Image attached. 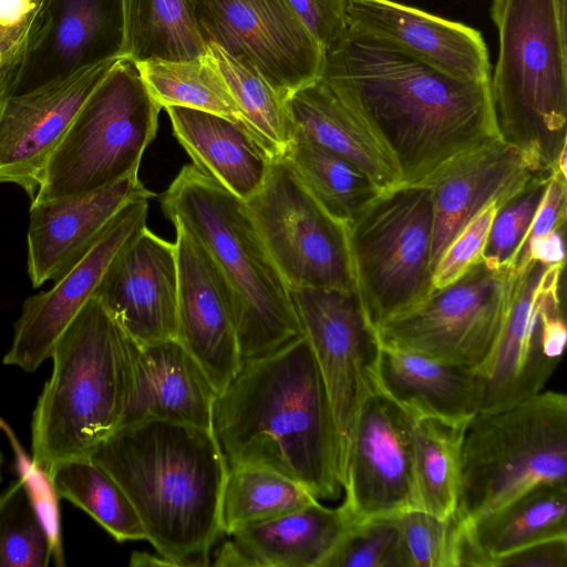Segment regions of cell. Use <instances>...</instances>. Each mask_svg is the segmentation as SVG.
<instances>
[{"label": "cell", "instance_id": "1", "mask_svg": "<svg viewBox=\"0 0 567 567\" xmlns=\"http://www.w3.org/2000/svg\"><path fill=\"white\" fill-rule=\"evenodd\" d=\"M320 80L385 145L401 185H420L499 137L491 80L452 76L350 25L326 49Z\"/></svg>", "mask_w": 567, "mask_h": 567}, {"label": "cell", "instance_id": "2", "mask_svg": "<svg viewBox=\"0 0 567 567\" xmlns=\"http://www.w3.org/2000/svg\"><path fill=\"white\" fill-rule=\"evenodd\" d=\"M212 432L228 468L264 467L300 483L317 499L340 496L337 425L306 337L241 363L217 393Z\"/></svg>", "mask_w": 567, "mask_h": 567}, {"label": "cell", "instance_id": "3", "mask_svg": "<svg viewBox=\"0 0 567 567\" xmlns=\"http://www.w3.org/2000/svg\"><path fill=\"white\" fill-rule=\"evenodd\" d=\"M89 457L122 486L157 554L210 565L228 471L212 430L147 420L117 427Z\"/></svg>", "mask_w": 567, "mask_h": 567}, {"label": "cell", "instance_id": "4", "mask_svg": "<svg viewBox=\"0 0 567 567\" xmlns=\"http://www.w3.org/2000/svg\"><path fill=\"white\" fill-rule=\"evenodd\" d=\"M138 347L95 296L59 337L31 422V465L45 478L118 427Z\"/></svg>", "mask_w": 567, "mask_h": 567}, {"label": "cell", "instance_id": "5", "mask_svg": "<svg viewBox=\"0 0 567 567\" xmlns=\"http://www.w3.org/2000/svg\"><path fill=\"white\" fill-rule=\"evenodd\" d=\"M162 208L198 238L227 280L241 363L305 337L291 289L245 200L186 165L163 195Z\"/></svg>", "mask_w": 567, "mask_h": 567}, {"label": "cell", "instance_id": "6", "mask_svg": "<svg viewBox=\"0 0 567 567\" xmlns=\"http://www.w3.org/2000/svg\"><path fill=\"white\" fill-rule=\"evenodd\" d=\"M498 59L491 94L498 136L534 172L567 148V0H492Z\"/></svg>", "mask_w": 567, "mask_h": 567}, {"label": "cell", "instance_id": "7", "mask_svg": "<svg viewBox=\"0 0 567 567\" xmlns=\"http://www.w3.org/2000/svg\"><path fill=\"white\" fill-rule=\"evenodd\" d=\"M567 396L545 391L466 424L456 513L486 514L544 482L567 484Z\"/></svg>", "mask_w": 567, "mask_h": 567}, {"label": "cell", "instance_id": "8", "mask_svg": "<svg viewBox=\"0 0 567 567\" xmlns=\"http://www.w3.org/2000/svg\"><path fill=\"white\" fill-rule=\"evenodd\" d=\"M159 111L136 63L118 58L50 155L31 203L82 196L138 173Z\"/></svg>", "mask_w": 567, "mask_h": 567}, {"label": "cell", "instance_id": "9", "mask_svg": "<svg viewBox=\"0 0 567 567\" xmlns=\"http://www.w3.org/2000/svg\"><path fill=\"white\" fill-rule=\"evenodd\" d=\"M346 235L355 290L375 330L434 290L427 187L382 192L346 227Z\"/></svg>", "mask_w": 567, "mask_h": 567}, {"label": "cell", "instance_id": "10", "mask_svg": "<svg viewBox=\"0 0 567 567\" xmlns=\"http://www.w3.org/2000/svg\"><path fill=\"white\" fill-rule=\"evenodd\" d=\"M515 276L511 268L493 269L482 260L378 328L381 344L478 370L503 328Z\"/></svg>", "mask_w": 567, "mask_h": 567}, {"label": "cell", "instance_id": "11", "mask_svg": "<svg viewBox=\"0 0 567 567\" xmlns=\"http://www.w3.org/2000/svg\"><path fill=\"white\" fill-rule=\"evenodd\" d=\"M246 204L290 289H355L346 228L313 199L285 158L272 159Z\"/></svg>", "mask_w": 567, "mask_h": 567}, {"label": "cell", "instance_id": "12", "mask_svg": "<svg viewBox=\"0 0 567 567\" xmlns=\"http://www.w3.org/2000/svg\"><path fill=\"white\" fill-rule=\"evenodd\" d=\"M305 337L330 399L340 446L341 486L359 411L378 389L381 342L355 289H291Z\"/></svg>", "mask_w": 567, "mask_h": 567}, {"label": "cell", "instance_id": "13", "mask_svg": "<svg viewBox=\"0 0 567 567\" xmlns=\"http://www.w3.org/2000/svg\"><path fill=\"white\" fill-rule=\"evenodd\" d=\"M206 42L255 68L285 99L320 80L324 48L288 0H196Z\"/></svg>", "mask_w": 567, "mask_h": 567}, {"label": "cell", "instance_id": "14", "mask_svg": "<svg viewBox=\"0 0 567 567\" xmlns=\"http://www.w3.org/2000/svg\"><path fill=\"white\" fill-rule=\"evenodd\" d=\"M413 420L379 389L362 403L342 482V506L353 524L420 511L413 467Z\"/></svg>", "mask_w": 567, "mask_h": 567}, {"label": "cell", "instance_id": "15", "mask_svg": "<svg viewBox=\"0 0 567 567\" xmlns=\"http://www.w3.org/2000/svg\"><path fill=\"white\" fill-rule=\"evenodd\" d=\"M564 265L532 260L515 270L503 328L492 353L476 370L483 384L480 412L499 411L538 394L559 364L545 354L543 319L548 303L559 298Z\"/></svg>", "mask_w": 567, "mask_h": 567}, {"label": "cell", "instance_id": "16", "mask_svg": "<svg viewBox=\"0 0 567 567\" xmlns=\"http://www.w3.org/2000/svg\"><path fill=\"white\" fill-rule=\"evenodd\" d=\"M122 0H40L39 19L8 94L65 80L122 56Z\"/></svg>", "mask_w": 567, "mask_h": 567}, {"label": "cell", "instance_id": "17", "mask_svg": "<svg viewBox=\"0 0 567 567\" xmlns=\"http://www.w3.org/2000/svg\"><path fill=\"white\" fill-rule=\"evenodd\" d=\"M148 200L127 203L86 252L54 280L51 289L24 301L4 364L34 372L51 358L59 337L94 295L111 261L146 227Z\"/></svg>", "mask_w": 567, "mask_h": 567}, {"label": "cell", "instance_id": "18", "mask_svg": "<svg viewBox=\"0 0 567 567\" xmlns=\"http://www.w3.org/2000/svg\"><path fill=\"white\" fill-rule=\"evenodd\" d=\"M176 339L220 392L241 365L231 289L198 238L178 221Z\"/></svg>", "mask_w": 567, "mask_h": 567}, {"label": "cell", "instance_id": "19", "mask_svg": "<svg viewBox=\"0 0 567 567\" xmlns=\"http://www.w3.org/2000/svg\"><path fill=\"white\" fill-rule=\"evenodd\" d=\"M117 60L30 92L7 94L0 101V184L21 187L30 199L35 196L50 155Z\"/></svg>", "mask_w": 567, "mask_h": 567}, {"label": "cell", "instance_id": "20", "mask_svg": "<svg viewBox=\"0 0 567 567\" xmlns=\"http://www.w3.org/2000/svg\"><path fill=\"white\" fill-rule=\"evenodd\" d=\"M175 243L143 228L111 261L95 296L140 346L176 338Z\"/></svg>", "mask_w": 567, "mask_h": 567}, {"label": "cell", "instance_id": "21", "mask_svg": "<svg viewBox=\"0 0 567 567\" xmlns=\"http://www.w3.org/2000/svg\"><path fill=\"white\" fill-rule=\"evenodd\" d=\"M534 172L514 146L494 137L466 151L422 184L433 207L432 270L456 235L491 204L520 190Z\"/></svg>", "mask_w": 567, "mask_h": 567}, {"label": "cell", "instance_id": "22", "mask_svg": "<svg viewBox=\"0 0 567 567\" xmlns=\"http://www.w3.org/2000/svg\"><path fill=\"white\" fill-rule=\"evenodd\" d=\"M154 196L135 173L90 194L31 203L27 261L32 286L61 277L127 203Z\"/></svg>", "mask_w": 567, "mask_h": 567}, {"label": "cell", "instance_id": "23", "mask_svg": "<svg viewBox=\"0 0 567 567\" xmlns=\"http://www.w3.org/2000/svg\"><path fill=\"white\" fill-rule=\"evenodd\" d=\"M348 25L462 80H491L480 31L392 0H350Z\"/></svg>", "mask_w": 567, "mask_h": 567}, {"label": "cell", "instance_id": "24", "mask_svg": "<svg viewBox=\"0 0 567 567\" xmlns=\"http://www.w3.org/2000/svg\"><path fill=\"white\" fill-rule=\"evenodd\" d=\"M217 393L204 369L176 338L140 346L118 427L164 420L212 430Z\"/></svg>", "mask_w": 567, "mask_h": 567}, {"label": "cell", "instance_id": "25", "mask_svg": "<svg viewBox=\"0 0 567 567\" xmlns=\"http://www.w3.org/2000/svg\"><path fill=\"white\" fill-rule=\"evenodd\" d=\"M377 385L413 417L467 423L480 412L483 384L470 368L381 344Z\"/></svg>", "mask_w": 567, "mask_h": 567}, {"label": "cell", "instance_id": "26", "mask_svg": "<svg viewBox=\"0 0 567 567\" xmlns=\"http://www.w3.org/2000/svg\"><path fill=\"white\" fill-rule=\"evenodd\" d=\"M567 537V484H536L499 507L461 523L457 561L492 567L528 545Z\"/></svg>", "mask_w": 567, "mask_h": 567}, {"label": "cell", "instance_id": "27", "mask_svg": "<svg viewBox=\"0 0 567 567\" xmlns=\"http://www.w3.org/2000/svg\"><path fill=\"white\" fill-rule=\"evenodd\" d=\"M165 110L178 143L199 172L245 202L259 190L272 157L244 124L188 107Z\"/></svg>", "mask_w": 567, "mask_h": 567}, {"label": "cell", "instance_id": "28", "mask_svg": "<svg viewBox=\"0 0 567 567\" xmlns=\"http://www.w3.org/2000/svg\"><path fill=\"white\" fill-rule=\"evenodd\" d=\"M289 107L295 134L348 161L381 192L401 185L399 168L385 145L321 80L297 91Z\"/></svg>", "mask_w": 567, "mask_h": 567}, {"label": "cell", "instance_id": "29", "mask_svg": "<svg viewBox=\"0 0 567 567\" xmlns=\"http://www.w3.org/2000/svg\"><path fill=\"white\" fill-rule=\"evenodd\" d=\"M354 525L341 505L316 501L282 516L236 530L230 539L246 566L321 567Z\"/></svg>", "mask_w": 567, "mask_h": 567}, {"label": "cell", "instance_id": "30", "mask_svg": "<svg viewBox=\"0 0 567 567\" xmlns=\"http://www.w3.org/2000/svg\"><path fill=\"white\" fill-rule=\"evenodd\" d=\"M122 56L189 60L202 56L207 44L196 18V0H122Z\"/></svg>", "mask_w": 567, "mask_h": 567}, {"label": "cell", "instance_id": "31", "mask_svg": "<svg viewBox=\"0 0 567 567\" xmlns=\"http://www.w3.org/2000/svg\"><path fill=\"white\" fill-rule=\"evenodd\" d=\"M282 158L321 208L344 228L382 192L363 172L295 134Z\"/></svg>", "mask_w": 567, "mask_h": 567}, {"label": "cell", "instance_id": "32", "mask_svg": "<svg viewBox=\"0 0 567 567\" xmlns=\"http://www.w3.org/2000/svg\"><path fill=\"white\" fill-rule=\"evenodd\" d=\"M467 423L414 417L413 467L420 511L440 519L457 509L462 442Z\"/></svg>", "mask_w": 567, "mask_h": 567}, {"label": "cell", "instance_id": "33", "mask_svg": "<svg viewBox=\"0 0 567 567\" xmlns=\"http://www.w3.org/2000/svg\"><path fill=\"white\" fill-rule=\"evenodd\" d=\"M56 496L86 512L117 542L146 539L131 499L91 457L59 463L47 477Z\"/></svg>", "mask_w": 567, "mask_h": 567}, {"label": "cell", "instance_id": "34", "mask_svg": "<svg viewBox=\"0 0 567 567\" xmlns=\"http://www.w3.org/2000/svg\"><path fill=\"white\" fill-rule=\"evenodd\" d=\"M207 54L237 103L245 126L272 159L282 157L293 141L289 100L285 99L255 68L246 65L215 43Z\"/></svg>", "mask_w": 567, "mask_h": 567}, {"label": "cell", "instance_id": "35", "mask_svg": "<svg viewBox=\"0 0 567 567\" xmlns=\"http://www.w3.org/2000/svg\"><path fill=\"white\" fill-rule=\"evenodd\" d=\"M135 63L150 95L161 109L188 107L244 124L241 112L207 51L189 60L148 59Z\"/></svg>", "mask_w": 567, "mask_h": 567}, {"label": "cell", "instance_id": "36", "mask_svg": "<svg viewBox=\"0 0 567 567\" xmlns=\"http://www.w3.org/2000/svg\"><path fill=\"white\" fill-rule=\"evenodd\" d=\"M317 499L303 485L275 471L240 466L228 468L220 498V527L230 536Z\"/></svg>", "mask_w": 567, "mask_h": 567}, {"label": "cell", "instance_id": "37", "mask_svg": "<svg viewBox=\"0 0 567 567\" xmlns=\"http://www.w3.org/2000/svg\"><path fill=\"white\" fill-rule=\"evenodd\" d=\"M53 549L29 481L20 476L0 495V567H47Z\"/></svg>", "mask_w": 567, "mask_h": 567}, {"label": "cell", "instance_id": "38", "mask_svg": "<svg viewBox=\"0 0 567 567\" xmlns=\"http://www.w3.org/2000/svg\"><path fill=\"white\" fill-rule=\"evenodd\" d=\"M551 173H535L525 186L497 207L483 261L493 269L511 268L545 194Z\"/></svg>", "mask_w": 567, "mask_h": 567}, {"label": "cell", "instance_id": "39", "mask_svg": "<svg viewBox=\"0 0 567 567\" xmlns=\"http://www.w3.org/2000/svg\"><path fill=\"white\" fill-rule=\"evenodd\" d=\"M405 567H458L461 518L446 519L412 509L398 515Z\"/></svg>", "mask_w": 567, "mask_h": 567}, {"label": "cell", "instance_id": "40", "mask_svg": "<svg viewBox=\"0 0 567 567\" xmlns=\"http://www.w3.org/2000/svg\"><path fill=\"white\" fill-rule=\"evenodd\" d=\"M321 567H405L398 515L352 525Z\"/></svg>", "mask_w": 567, "mask_h": 567}, {"label": "cell", "instance_id": "41", "mask_svg": "<svg viewBox=\"0 0 567 567\" xmlns=\"http://www.w3.org/2000/svg\"><path fill=\"white\" fill-rule=\"evenodd\" d=\"M497 206L491 204L451 241L433 268V288H444L478 265Z\"/></svg>", "mask_w": 567, "mask_h": 567}, {"label": "cell", "instance_id": "42", "mask_svg": "<svg viewBox=\"0 0 567 567\" xmlns=\"http://www.w3.org/2000/svg\"><path fill=\"white\" fill-rule=\"evenodd\" d=\"M312 37L324 48L348 28L350 0H288Z\"/></svg>", "mask_w": 567, "mask_h": 567}, {"label": "cell", "instance_id": "43", "mask_svg": "<svg viewBox=\"0 0 567 567\" xmlns=\"http://www.w3.org/2000/svg\"><path fill=\"white\" fill-rule=\"evenodd\" d=\"M566 178L567 176L559 172L551 173L545 194L515 258L532 239L546 236L564 227L567 209Z\"/></svg>", "mask_w": 567, "mask_h": 567}, {"label": "cell", "instance_id": "44", "mask_svg": "<svg viewBox=\"0 0 567 567\" xmlns=\"http://www.w3.org/2000/svg\"><path fill=\"white\" fill-rule=\"evenodd\" d=\"M492 567H567V537L528 545L495 559Z\"/></svg>", "mask_w": 567, "mask_h": 567}, {"label": "cell", "instance_id": "45", "mask_svg": "<svg viewBox=\"0 0 567 567\" xmlns=\"http://www.w3.org/2000/svg\"><path fill=\"white\" fill-rule=\"evenodd\" d=\"M563 230L564 227H560L546 236L532 239L517 255L512 269L519 270L532 260L547 266L565 264Z\"/></svg>", "mask_w": 567, "mask_h": 567}, {"label": "cell", "instance_id": "46", "mask_svg": "<svg viewBox=\"0 0 567 567\" xmlns=\"http://www.w3.org/2000/svg\"><path fill=\"white\" fill-rule=\"evenodd\" d=\"M39 4L21 23L13 27L0 25V64L21 53L37 25Z\"/></svg>", "mask_w": 567, "mask_h": 567}, {"label": "cell", "instance_id": "47", "mask_svg": "<svg viewBox=\"0 0 567 567\" xmlns=\"http://www.w3.org/2000/svg\"><path fill=\"white\" fill-rule=\"evenodd\" d=\"M39 0H0V25L13 27L24 21Z\"/></svg>", "mask_w": 567, "mask_h": 567}, {"label": "cell", "instance_id": "48", "mask_svg": "<svg viewBox=\"0 0 567 567\" xmlns=\"http://www.w3.org/2000/svg\"><path fill=\"white\" fill-rule=\"evenodd\" d=\"M23 51L0 64V101L8 94L9 89L18 74Z\"/></svg>", "mask_w": 567, "mask_h": 567}, {"label": "cell", "instance_id": "49", "mask_svg": "<svg viewBox=\"0 0 567 567\" xmlns=\"http://www.w3.org/2000/svg\"><path fill=\"white\" fill-rule=\"evenodd\" d=\"M131 566H174L167 558L148 554V553H133L131 556Z\"/></svg>", "mask_w": 567, "mask_h": 567}, {"label": "cell", "instance_id": "50", "mask_svg": "<svg viewBox=\"0 0 567 567\" xmlns=\"http://www.w3.org/2000/svg\"><path fill=\"white\" fill-rule=\"evenodd\" d=\"M2 460H3V456H2V453L0 451V482H1V478H2V475H1Z\"/></svg>", "mask_w": 567, "mask_h": 567}]
</instances>
